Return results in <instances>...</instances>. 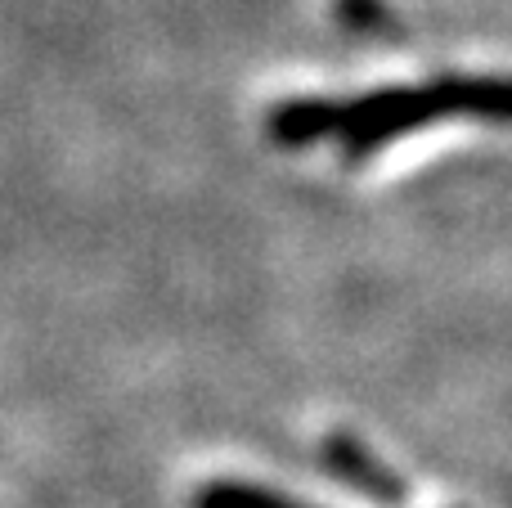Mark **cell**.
<instances>
[{"mask_svg":"<svg viewBox=\"0 0 512 508\" xmlns=\"http://www.w3.org/2000/svg\"><path fill=\"white\" fill-rule=\"evenodd\" d=\"M194 508H310L292 495H283L279 486H256L239 482V477H216L194 495Z\"/></svg>","mask_w":512,"mask_h":508,"instance_id":"3957f363","label":"cell"},{"mask_svg":"<svg viewBox=\"0 0 512 508\" xmlns=\"http://www.w3.org/2000/svg\"><path fill=\"white\" fill-rule=\"evenodd\" d=\"M454 117L504 122V81L445 72L414 86H382L355 99H283L270 113V135L283 149L333 144L342 162H364L387 144Z\"/></svg>","mask_w":512,"mask_h":508,"instance_id":"6da1fadb","label":"cell"},{"mask_svg":"<svg viewBox=\"0 0 512 508\" xmlns=\"http://www.w3.org/2000/svg\"><path fill=\"white\" fill-rule=\"evenodd\" d=\"M319 455H324V468L337 477V482L355 486L360 495H373L378 504H405V495H409L405 482H400L382 459H373L351 432H333V437H324Z\"/></svg>","mask_w":512,"mask_h":508,"instance_id":"7a4b0ae2","label":"cell"}]
</instances>
